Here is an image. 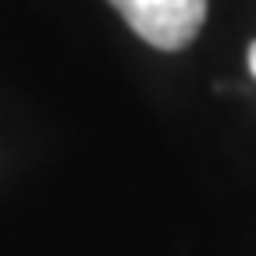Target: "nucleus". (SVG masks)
Returning a JSON list of instances; mask_svg holds the SVG:
<instances>
[{
    "instance_id": "1",
    "label": "nucleus",
    "mask_w": 256,
    "mask_h": 256,
    "mask_svg": "<svg viewBox=\"0 0 256 256\" xmlns=\"http://www.w3.org/2000/svg\"><path fill=\"white\" fill-rule=\"evenodd\" d=\"M139 40L156 50H182L200 36L206 0H110Z\"/></svg>"
},
{
    "instance_id": "2",
    "label": "nucleus",
    "mask_w": 256,
    "mask_h": 256,
    "mask_svg": "<svg viewBox=\"0 0 256 256\" xmlns=\"http://www.w3.org/2000/svg\"><path fill=\"white\" fill-rule=\"evenodd\" d=\"M249 72H252V78H256V40L249 43Z\"/></svg>"
}]
</instances>
